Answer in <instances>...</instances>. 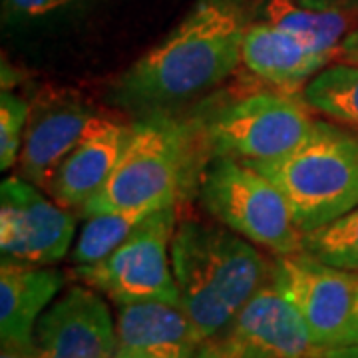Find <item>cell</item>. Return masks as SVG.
Wrapping results in <instances>:
<instances>
[{
	"mask_svg": "<svg viewBox=\"0 0 358 358\" xmlns=\"http://www.w3.org/2000/svg\"><path fill=\"white\" fill-rule=\"evenodd\" d=\"M247 32L237 0H199L166 38L115 84L117 102L167 108L213 90L241 66Z\"/></svg>",
	"mask_w": 358,
	"mask_h": 358,
	"instance_id": "1",
	"label": "cell"
},
{
	"mask_svg": "<svg viewBox=\"0 0 358 358\" xmlns=\"http://www.w3.org/2000/svg\"><path fill=\"white\" fill-rule=\"evenodd\" d=\"M227 227L183 221L171 239L181 308L203 341L229 331L235 315L271 279L273 261Z\"/></svg>",
	"mask_w": 358,
	"mask_h": 358,
	"instance_id": "2",
	"label": "cell"
},
{
	"mask_svg": "<svg viewBox=\"0 0 358 358\" xmlns=\"http://www.w3.org/2000/svg\"><path fill=\"white\" fill-rule=\"evenodd\" d=\"M249 166L281 189L303 235L358 207V131L338 122L315 120L289 154Z\"/></svg>",
	"mask_w": 358,
	"mask_h": 358,
	"instance_id": "3",
	"label": "cell"
},
{
	"mask_svg": "<svg viewBox=\"0 0 358 358\" xmlns=\"http://www.w3.org/2000/svg\"><path fill=\"white\" fill-rule=\"evenodd\" d=\"M192 157V131L154 114L129 126L128 140L110 179L80 211L84 217L134 207L176 205Z\"/></svg>",
	"mask_w": 358,
	"mask_h": 358,
	"instance_id": "4",
	"label": "cell"
},
{
	"mask_svg": "<svg viewBox=\"0 0 358 358\" xmlns=\"http://www.w3.org/2000/svg\"><path fill=\"white\" fill-rule=\"evenodd\" d=\"M199 195L223 227L275 257L303 251V233L282 192L245 162L211 155L201 169Z\"/></svg>",
	"mask_w": 358,
	"mask_h": 358,
	"instance_id": "5",
	"label": "cell"
},
{
	"mask_svg": "<svg viewBox=\"0 0 358 358\" xmlns=\"http://www.w3.org/2000/svg\"><path fill=\"white\" fill-rule=\"evenodd\" d=\"M176 227V205L157 209L102 261L72 268V277L108 296L115 307L141 301H164L181 307V294L171 268Z\"/></svg>",
	"mask_w": 358,
	"mask_h": 358,
	"instance_id": "6",
	"label": "cell"
},
{
	"mask_svg": "<svg viewBox=\"0 0 358 358\" xmlns=\"http://www.w3.org/2000/svg\"><path fill=\"white\" fill-rule=\"evenodd\" d=\"M310 106L282 90H261L225 103L205 122V145L211 155L245 164L289 154L313 126Z\"/></svg>",
	"mask_w": 358,
	"mask_h": 358,
	"instance_id": "7",
	"label": "cell"
},
{
	"mask_svg": "<svg viewBox=\"0 0 358 358\" xmlns=\"http://www.w3.org/2000/svg\"><path fill=\"white\" fill-rule=\"evenodd\" d=\"M76 233V219L48 199L24 178H8L0 187V251L2 259L52 267L60 263Z\"/></svg>",
	"mask_w": 358,
	"mask_h": 358,
	"instance_id": "8",
	"label": "cell"
},
{
	"mask_svg": "<svg viewBox=\"0 0 358 358\" xmlns=\"http://www.w3.org/2000/svg\"><path fill=\"white\" fill-rule=\"evenodd\" d=\"M271 279L307 322L313 343L334 348L355 307L358 273L299 251L273 259Z\"/></svg>",
	"mask_w": 358,
	"mask_h": 358,
	"instance_id": "9",
	"label": "cell"
},
{
	"mask_svg": "<svg viewBox=\"0 0 358 358\" xmlns=\"http://www.w3.org/2000/svg\"><path fill=\"white\" fill-rule=\"evenodd\" d=\"M34 341L44 358H114L115 320L102 294L86 285L68 287L36 324Z\"/></svg>",
	"mask_w": 358,
	"mask_h": 358,
	"instance_id": "10",
	"label": "cell"
},
{
	"mask_svg": "<svg viewBox=\"0 0 358 358\" xmlns=\"http://www.w3.org/2000/svg\"><path fill=\"white\" fill-rule=\"evenodd\" d=\"M227 334L267 358H319L305 319L268 279L235 315Z\"/></svg>",
	"mask_w": 358,
	"mask_h": 358,
	"instance_id": "11",
	"label": "cell"
},
{
	"mask_svg": "<svg viewBox=\"0 0 358 358\" xmlns=\"http://www.w3.org/2000/svg\"><path fill=\"white\" fill-rule=\"evenodd\" d=\"M94 117L88 106L76 100L54 98L32 106L18 157L20 178L48 192L54 173L84 138Z\"/></svg>",
	"mask_w": 358,
	"mask_h": 358,
	"instance_id": "12",
	"label": "cell"
},
{
	"mask_svg": "<svg viewBox=\"0 0 358 358\" xmlns=\"http://www.w3.org/2000/svg\"><path fill=\"white\" fill-rule=\"evenodd\" d=\"M129 126L96 115L84 138L60 164L50 181V197L66 209H82L110 179Z\"/></svg>",
	"mask_w": 358,
	"mask_h": 358,
	"instance_id": "13",
	"label": "cell"
},
{
	"mask_svg": "<svg viewBox=\"0 0 358 358\" xmlns=\"http://www.w3.org/2000/svg\"><path fill=\"white\" fill-rule=\"evenodd\" d=\"M117 348L155 358H195L203 336L179 305L141 301L117 305Z\"/></svg>",
	"mask_w": 358,
	"mask_h": 358,
	"instance_id": "14",
	"label": "cell"
},
{
	"mask_svg": "<svg viewBox=\"0 0 358 358\" xmlns=\"http://www.w3.org/2000/svg\"><path fill=\"white\" fill-rule=\"evenodd\" d=\"M62 271L2 259L0 265V338L2 343H36V324L62 293Z\"/></svg>",
	"mask_w": 358,
	"mask_h": 358,
	"instance_id": "15",
	"label": "cell"
},
{
	"mask_svg": "<svg viewBox=\"0 0 358 358\" xmlns=\"http://www.w3.org/2000/svg\"><path fill=\"white\" fill-rule=\"evenodd\" d=\"M329 58L267 20L247 26L241 64L271 88L294 94L329 66Z\"/></svg>",
	"mask_w": 358,
	"mask_h": 358,
	"instance_id": "16",
	"label": "cell"
},
{
	"mask_svg": "<svg viewBox=\"0 0 358 358\" xmlns=\"http://www.w3.org/2000/svg\"><path fill=\"white\" fill-rule=\"evenodd\" d=\"M267 22L301 40L307 48L333 60L348 36L350 18L343 8H319L299 0H268Z\"/></svg>",
	"mask_w": 358,
	"mask_h": 358,
	"instance_id": "17",
	"label": "cell"
},
{
	"mask_svg": "<svg viewBox=\"0 0 358 358\" xmlns=\"http://www.w3.org/2000/svg\"><path fill=\"white\" fill-rule=\"evenodd\" d=\"M154 211H157L154 207H134L124 211L90 215L78 233L70 261L74 263V267L102 261L103 257H108L124 243L138 229L141 221L152 215Z\"/></svg>",
	"mask_w": 358,
	"mask_h": 358,
	"instance_id": "18",
	"label": "cell"
},
{
	"mask_svg": "<svg viewBox=\"0 0 358 358\" xmlns=\"http://www.w3.org/2000/svg\"><path fill=\"white\" fill-rule=\"evenodd\" d=\"M303 98L310 110L358 131V66H327L308 82Z\"/></svg>",
	"mask_w": 358,
	"mask_h": 358,
	"instance_id": "19",
	"label": "cell"
},
{
	"mask_svg": "<svg viewBox=\"0 0 358 358\" xmlns=\"http://www.w3.org/2000/svg\"><path fill=\"white\" fill-rule=\"evenodd\" d=\"M303 251L329 265L358 273V207L333 225L305 233Z\"/></svg>",
	"mask_w": 358,
	"mask_h": 358,
	"instance_id": "20",
	"label": "cell"
},
{
	"mask_svg": "<svg viewBox=\"0 0 358 358\" xmlns=\"http://www.w3.org/2000/svg\"><path fill=\"white\" fill-rule=\"evenodd\" d=\"M32 106L2 88L0 94V169L6 171L18 164Z\"/></svg>",
	"mask_w": 358,
	"mask_h": 358,
	"instance_id": "21",
	"label": "cell"
},
{
	"mask_svg": "<svg viewBox=\"0 0 358 358\" xmlns=\"http://www.w3.org/2000/svg\"><path fill=\"white\" fill-rule=\"evenodd\" d=\"M80 0H4V13L13 20H38L70 8Z\"/></svg>",
	"mask_w": 358,
	"mask_h": 358,
	"instance_id": "22",
	"label": "cell"
},
{
	"mask_svg": "<svg viewBox=\"0 0 358 358\" xmlns=\"http://www.w3.org/2000/svg\"><path fill=\"white\" fill-rule=\"evenodd\" d=\"M195 358H267L263 357L253 346L245 345L239 338L231 334H219L213 338H207L199 346Z\"/></svg>",
	"mask_w": 358,
	"mask_h": 358,
	"instance_id": "23",
	"label": "cell"
},
{
	"mask_svg": "<svg viewBox=\"0 0 358 358\" xmlns=\"http://www.w3.org/2000/svg\"><path fill=\"white\" fill-rule=\"evenodd\" d=\"M0 358H44L36 343H2Z\"/></svg>",
	"mask_w": 358,
	"mask_h": 358,
	"instance_id": "24",
	"label": "cell"
},
{
	"mask_svg": "<svg viewBox=\"0 0 358 358\" xmlns=\"http://www.w3.org/2000/svg\"><path fill=\"white\" fill-rule=\"evenodd\" d=\"M358 345V289L357 296H355V307H352V313H350V319L346 322L345 331L341 334L336 346H355ZM334 346V348H336Z\"/></svg>",
	"mask_w": 358,
	"mask_h": 358,
	"instance_id": "25",
	"label": "cell"
},
{
	"mask_svg": "<svg viewBox=\"0 0 358 358\" xmlns=\"http://www.w3.org/2000/svg\"><path fill=\"white\" fill-rule=\"evenodd\" d=\"M338 56L343 58L345 64L358 66V28L348 32V36H346L343 46H341Z\"/></svg>",
	"mask_w": 358,
	"mask_h": 358,
	"instance_id": "26",
	"label": "cell"
},
{
	"mask_svg": "<svg viewBox=\"0 0 358 358\" xmlns=\"http://www.w3.org/2000/svg\"><path fill=\"white\" fill-rule=\"evenodd\" d=\"M319 358H358V345L324 348V350H320Z\"/></svg>",
	"mask_w": 358,
	"mask_h": 358,
	"instance_id": "27",
	"label": "cell"
},
{
	"mask_svg": "<svg viewBox=\"0 0 358 358\" xmlns=\"http://www.w3.org/2000/svg\"><path fill=\"white\" fill-rule=\"evenodd\" d=\"M303 4H308V6H319V8H345V6H350V2L355 0H299Z\"/></svg>",
	"mask_w": 358,
	"mask_h": 358,
	"instance_id": "28",
	"label": "cell"
},
{
	"mask_svg": "<svg viewBox=\"0 0 358 358\" xmlns=\"http://www.w3.org/2000/svg\"><path fill=\"white\" fill-rule=\"evenodd\" d=\"M114 358H155V357H148V355H140V352H129V350H120L115 352Z\"/></svg>",
	"mask_w": 358,
	"mask_h": 358,
	"instance_id": "29",
	"label": "cell"
}]
</instances>
